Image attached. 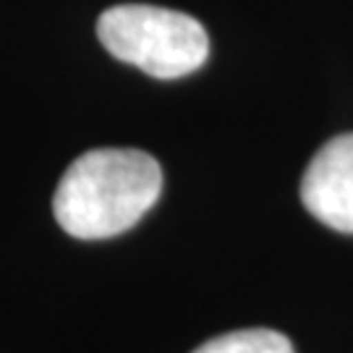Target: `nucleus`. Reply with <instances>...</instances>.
Wrapping results in <instances>:
<instances>
[{"mask_svg":"<svg viewBox=\"0 0 353 353\" xmlns=\"http://www.w3.org/2000/svg\"><path fill=\"white\" fill-rule=\"evenodd\" d=\"M163 191V168L141 150L102 147L68 165L52 196V214L68 236L113 239L150 212Z\"/></svg>","mask_w":353,"mask_h":353,"instance_id":"1","label":"nucleus"},{"mask_svg":"<svg viewBox=\"0 0 353 353\" xmlns=\"http://www.w3.org/2000/svg\"><path fill=\"white\" fill-rule=\"evenodd\" d=\"M97 37L113 58L165 81L199 71L210 55L207 29L194 16L144 3L108 8Z\"/></svg>","mask_w":353,"mask_h":353,"instance_id":"2","label":"nucleus"},{"mask_svg":"<svg viewBox=\"0 0 353 353\" xmlns=\"http://www.w3.org/2000/svg\"><path fill=\"white\" fill-rule=\"evenodd\" d=\"M306 212L338 233H353V134L330 139L301 178Z\"/></svg>","mask_w":353,"mask_h":353,"instance_id":"3","label":"nucleus"},{"mask_svg":"<svg viewBox=\"0 0 353 353\" xmlns=\"http://www.w3.org/2000/svg\"><path fill=\"white\" fill-rule=\"evenodd\" d=\"M191 353H296L293 343L278 330L254 327L233 330L225 335H217Z\"/></svg>","mask_w":353,"mask_h":353,"instance_id":"4","label":"nucleus"}]
</instances>
